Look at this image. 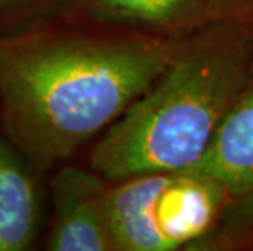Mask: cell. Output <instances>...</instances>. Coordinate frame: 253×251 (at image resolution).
I'll return each instance as SVG.
<instances>
[{
	"label": "cell",
	"mask_w": 253,
	"mask_h": 251,
	"mask_svg": "<svg viewBox=\"0 0 253 251\" xmlns=\"http://www.w3.org/2000/svg\"><path fill=\"white\" fill-rule=\"evenodd\" d=\"M178 41L69 15L0 36V129L51 173L125 114Z\"/></svg>",
	"instance_id": "cell-1"
},
{
	"label": "cell",
	"mask_w": 253,
	"mask_h": 251,
	"mask_svg": "<svg viewBox=\"0 0 253 251\" xmlns=\"http://www.w3.org/2000/svg\"><path fill=\"white\" fill-rule=\"evenodd\" d=\"M253 66V39L212 21L178 41L160 75L105 134L87 165L110 183L190 172L201 162Z\"/></svg>",
	"instance_id": "cell-2"
},
{
	"label": "cell",
	"mask_w": 253,
	"mask_h": 251,
	"mask_svg": "<svg viewBox=\"0 0 253 251\" xmlns=\"http://www.w3.org/2000/svg\"><path fill=\"white\" fill-rule=\"evenodd\" d=\"M227 201L191 172L150 173L110 184L118 251L214 250Z\"/></svg>",
	"instance_id": "cell-3"
},
{
	"label": "cell",
	"mask_w": 253,
	"mask_h": 251,
	"mask_svg": "<svg viewBox=\"0 0 253 251\" xmlns=\"http://www.w3.org/2000/svg\"><path fill=\"white\" fill-rule=\"evenodd\" d=\"M191 173L217 184L227 201L214 250L253 247V66L206 155Z\"/></svg>",
	"instance_id": "cell-4"
},
{
	"label": "cell",
	"mask_w": 253,
	"mask_h": 251,
	"mask_svg": "<svg viewBox=\"0 0 253 251\" xmlns=\"http://www.w3.org/2000/svg\"><path fill=\"white\" fill-rule=\"evenodd\" d=\"M110 181L88 165L67 162L47 176V251H118L110 211Z\"/></svg>",
	"instance_id": "cell-5"
},
{
	"label": "cell",
	"mask_w": 253,
	"mask_h": 251,
	"mask_svg": "<svg viewBox=\"0 0 253 251\" xmlns=\"http://www.w3.org/2000/svg\"><path fill=\"white\" fill-rule=\"evenodd\" d=\"M47 175L0 129V251L42 245L49 214Z\"/></svg>",
	"instance_id": "cell-6"
},
{
	"label": "cell",
	"mask_w": 253,
	"mask_h": 251,
	"mask_svg": "<svg viewBox=\"0 0 253 251\" xmlns=\"http://www.w3.org/2000/svg\"><path fill=\"white\" fill-rule=\"evenodd\" d=\"M67 15L169 41L188 38L212 23L211 0H74Z\"/></svg>",
	"instance_id": "cell-7"
},
{
	"label": "cell",
	"mask_w": 253,
	"mask_h": 251,
	"mask_svg": "<svg viewBox=\"0 0 253 251\" xmlns=\"http://www.w3.org/2000/svg\"><path fill=\"white\" fill-rule=\"evenodd\" d=\"M72 5L74 0H0V36L61 18Z\"/></svg>",
	"instance_id": "cell-8"
},
{
	"label": "cell",
	"mask_w": 253,
	"mask_h": 251,
	"mask_svg": "<svg viewBox=\"0 0 253 251\" xmlns=\"http://www.w3.org/2000/svg\"><path fill=\"white\" fill-rule=\"evenodd\" d=\"M212 21L230 25L253 39V0H211Z\"/></svg>",
	"instance_id": "cell-9"
},
{
	"label": "cell",
	"mask_w": 253,
	"mask_h": 251,
	"mask_svg": "<svg viewBox=\"0 0 253 251\" xmlns=\"http://www.w3.org/2000/svg\"><path fill=\"white\" fill-rule=\"evenodd\" d=\"M252 248H253V247H252Z\"/></svg>",
	"instance_id": "cell-10"
}]
</instances>
